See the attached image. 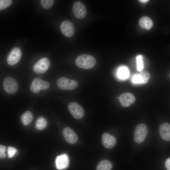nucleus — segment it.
I'll list each match as a JSON object with an SVG mask.
<instances>
[{
	"label": "nucleus",
	"instance_id": "nucleus-1",
	"mask_svg": "<svg viewBox=\"0 0 170 170\" xmlns=\"http://www.w3.org/2000/svg\"><path fill=\"white\" fill-rule=\"evenodd\" d=\"M96 63L95 58L92 56L88 54L80 55L77 57L75 60V63L77 66L85 69L93 68Z\"/></svg>",
	"mask_w": 170,
	"mask_h": 170
},
{
	"label": "nucleus",
	"instance_id": "nucleus-2",
	"mask_svg": "<svg viewBox=\"0 0 170 170\" xmlns=\"http://www.w3.org/2000/svg\"><path fill=\"white\" fill-rule=\"evenodd\" d=\"M148 133V129L144 124L140 123L136 127L133 138L135 142L138 144L142 142L145 139Z\"/></svg>",
	"mask_w": 170,
	"mask_h": 170
},
{
	"label": "nucleus",
	"instance_id": "nucleus-3",
	"mask_svg": "<svg viewBox=\"0 0 170 170\" xmlns=\"http://www.w3.org/2000/svg\"><path fill=\"white\" fill-rule=\"evenodd\" d=\"M57 84L60 89L69 90L75 89L78 85L76 81L68 79L65 77L59 78L57 80Z\"/></svg>",
	"mask_w": 170,
	"mask_h": 170
},
{
	"label": "nucleus",
	"instance_id": "nucleus-4",
	"mask_svg": "<svg viewBox=\"0 0 170 170\" xmlns=\"http://www.w3.org/2000/svg\"><path fill=\"white\" fill-rule=\"evenodd\" d=\"M3 88L6 92L9 94H13L17 92L19 86L15 79L12 77L8 76L3 80Z\"/></svg>",
	"mask_w": 170,
	"mask_h": 170
},
{
	"label": "nucleus",
	"instance_id": "nucleus-5",
	"mask_svg": "<svg viewBox=\"0 0 170 170\" xmlns=\"http://www.w3.org/2000/svg\"><path fill=\"white\" fill-rule=\"evenodd\" d=\"M50 84L46 81L42 80L38 77L35 78L32 81L30 89L34 93H38L41 90H46L49 88Z\"/></svg>",
	"mask_w": 170,
	"mask_h": 170
},
{
	"label": "nucleus",
	"instance_id": "nucleus-6",
	"mask_svg": "<svg viewBox=\"0 0 170 170\" xmlns=\"http://www.w3.org/2000/svg\"><path fill=\"white\" fill-rule=\"evenodd\" d=\"M72 10L74 16L77 18H84L87 14V8L84 4L81 1L75 2L72 6Z\"/></svg>",
	"mask_w": 170,
	"mask_h": 170
},
{
	"label": "nucleus",
	"instance_id": "nucleus-7",
	"mask_svg": "<svg viewBox=\"0 0 170 170\" xmlns=\"http://www.w3.org/2000/svg\"><path fill=\"white\" fill-rule=\"evenodd\" d=\"M49 66V60L47 58L44 57L39 60L34 65L33 70L36 73L42 74L47 70Z\"/></svg>",
	"mask_w": 170,
	"mask_h": 170
},
{
	"label": "nucleus",
	"instance_id": "nucleus-8",
	"mask_svg": "<svg viewBox=\"0 0 170 170\" xmlns=\"http://www.w3.org/2000/svg\"><path fill=\"white\" fill-rule=\"evenodd\" d=\"M68 109L72 116L76 119H80L84 116L83 109L77 103L72 102L70 103L68 105Z\"/></svg>",
	"mask_w": 170,
	"mask_h": 170
},
{
	"label": "nucleus",
	"instance_id": "nucleus-9",
	"mask_svg": "<svg viewBox=\"0 0 170 170\" xmlns=\"http://www.w3.org/2000/svg\"><path fill=\"white\" fill-rule=\"evenodd\" d=\"M60 31L62 34L67 37H71L75 31L74 26L72 23L68 20L62 21L60 26Z\"/></svg>",
	"mask_w": 170,
	"mask_h": 170
},
{
	"label": "nucleus",
	"instance_id": "nucleus-10",
	"mask_svg": "<svg viewBox=\"0 0 170 170\" xmlns=\"http://www.w3.org/2000/svg\"><path fill=\"white\" fill-rule=\"evenodd\" d=\"M21 55V51L19 48L15 47L13 48L7 57L8 64L10 65H15L20 60Z\"/></svg>",
	"mask_w": 170,
	"mask_h": 170
},
{
	"label": "nucleus",
	"instance_id": "nucleus-11",
	"mask_svg": "<svg viewBox=\"0 0 170 170\" xmlns=\"http://www.w3.org/2000/svg\"><path fill=\"white\" fill-rule=\"evenodd\" d=\"M62 133L65 139L68 143L74 144L77 142V135L71 128L69 127L65 128L63 130Z\"/></svg>",
	"mask_w": 170,
	"mask_h": 170
},
{
	"label": "nucleus",
	"instance_id": "nucleus-12",
	"mask_svg": "<svg viewBox=\"0 0 170 170\" xmlns=\"http://www.w3.org/2000/svg\"><path fill=\"white\" fill-rule=\"evenodd\" d=\"M119 100L122 106L127 107L135 102V98L132 93H124L120 95Z\"/></svg>",
	"mask_w": 170,
	"mask_h": 170
},
{
	"label": "nucleus",
	"instance_id": "nucleus-13",
	"mask_svg": "<svg viewBox=\"0 0 170 170\" xmlns=\"http://www.w3.org/2000/svg\"><path fill=\"white\" fill-rule=\"evenodd\" d=\"M69 162V159L66 154L58 156L55 160L56 167L58 170H62L68 167Z\"/></svg>",
	"mask_w": 170,
	"mask_h": 170
},
{
	"label": "nucleus",
	"instance_id": "nucleus-14",
	"mask_svg": "<svg viewBox=\"0 0 170 170\" xmlns=\"http://www.w3.org/2000/svg\"><path fill=\"white\" fill-rule=\"evenodd\" d=\"M102 142L105 147L110 149L116 145V140L114 136L108 133H105L102 136Z\"/></svg>",
	"mask_w": 170,
	"mask_h": 170
},
{
	"label": "nucleus",
	"instance_id": "nucleus-15",
	"mask_svg": "<svg viewBox=\"0 0 170 170\" xmlns=\"http://www.w3.org/2000/svg\"><path fill=\"white\" fill-rule=\"evenodd\" d=\"M150 77V73L147 71H144L135 75L133 77V81L134 83L145 84L148 81Z\"/></svg>",
	"mask_w": 170,
	"mask_h": 170
},
{
	"label": "nucleus",
	"instance_id": "nucleus-16",
	"mask_svg": "<svg viewBox=\"0 0 170 170\" xmlns=\"http://www.w3.org/2000/svg\"><path fill=\"white\" fill-rule=\"evenodd\" d=\"M159 133L162 138L165 141H170V124L162 123L160 126Z\"/></svg>",
	"mask_w": 170,
	"mask_h": 170
},
{
	"label": "nucleus",
	"instance_id": "nucleus-17",
	"mask_svg": "<svg viewBox=\"0 0 170 170\" xmlns=\"http://www.w3.org/2000/svg\"><path fill=\"white\" fill-rule=\"evenodd\" d=\"M139 24L142 28L148 30L152 27L153 23L150 18L147 16H144L140 19Z\"/></svg>",
	"mask_w": 170,
	"mask_h": 170
},
{
	"label": "nucleus",
	"instance_id": "nucleus-18",
	"mask_svg": "<svg viewBox=\"0 0 170 170\" xmlns=\"http://www.w3.org/2000/svg\"><path fill=\"white\" fill-rule=\"evenodd\" d=\"M20 118L22 124L25 126H27L32 121L33 116L31 111H26L21 115Z\"/></svg>",
	"mask_w": 170,
	"mask_h": 170
},
{
	"label": "nucleus",
	"instance_id": "nucleus-19",
	"mask_svg": "<svg viewBox=\"0 0 170 170\" xmlns=\"http://www.w3.org/2000/svg\"><path fill=\"white\" fill-rule=\"evenodd\" d=\"M112 167L111 163L107 160L100 161L96 166V170H111Z\"/></svg>",
	"mask_w": 170,
	"mask_h": 170
},
{
	"label": "nucleus",
	"instance_id": "nucleus-20",
	"mask_svg": "<svg viewBox=\"0 0 170 170\" xmlns=\"http://www.w3.org/2000/svg\"><path fill=\"white\" fill-rule=\"evenodd\" d=\"M47 125L46 119L42 116H39L37 119L35 123V127L36 129L41 130L45 128Z\"/></svg>",
	"mask_w": 170,
	"mask_h": 170
},
{
	"label": "nucleus",
	"instance_id": "nucleus-21",
	"mask_svg": "<svg viewBox=\"0 0 170 170\" xmlns=\"http://www.w3.org/2000/svg\"><path fill=\"white\" fill-rule=\"evenodd\" d=\"M129 74L128 70L126 67H122L120 68L118 71V76L121 79L126 78L128 76Z\"/></svg>",
	"mask_w": 170,
	"mask_h": 170
},
{
	"label": "nucleus",
	"instance_id": "nucleus-22",
	"mask_svg": "<svg viewBox=\"0 0 170 170\" xmlns=\"http://www.w3.org/2000/svg\"><path fill=\"white\" fill-rule=\"evenodd\" d=\"M54 1L53 0H41L40 3L42 6L44 8H50L53 5Z\"/></svg>",
	"mask_w": 170,
	"mask_h": 170
},
{
	"label": "nucleus",
	"instance_id": "nucleus-23",
	"mask_svg": "<svg viewBox=\"0 0 170 170\" xmlns=\"http://www.w3.org/2000/svg\"><path fill=\"white\" fill-rule=\"evenodd\" d=\"M12 3L11 0H0V10H2L10 6Z\"/></svg>",
	"mask_w": 170,
	"mask_h": 170
},
{
	"label": "nucleus",
	"instance_id": "nucleus-24",
	"mask_svg": "<svg viewBox=\"0 0 170 170\" xmlns=\"http://www.w3.org/2000/svg\"><path fill=\"white\" fill-rule=\"evenodd\" d=\"M137 69L139 71H141L143 68V62L141 55L138 56L136 58Z\"/></svg>",
	"mask_w": 170,
	"mask_h": 170
},
{
	"label": "nucleus",
	"instance_id": "nucleus-25",
	"mask_svg": "<svg viewBox=\"0 0 170 170\" xmlns=\"http://www.w3.org/2000/svg\"><path fill=\"white\" fill-rule=\"evenodd\" d=\"M17 151L16 149L13 146H9L8 148V156L9 158L12 157Z\"/></svg>",
	"mask_w": 170,
	"mask_h": 170
},
{
	"label": "nucleus",
	"instance_id": "nucleus-26",
	"mask_svg": "<svg viewBox=\"0 0 170 170\" xmlns=\"http://www.w3.org/2000/svg\"><path fill=\"white\" fill-rule=\"evenodd\" d=\"M6 150V147L5 146L2 145H0V157L1 158L3 159L6 157L5 151Z\"/></svg>",
	"mask_w": 170,
	"mask_h": 170
},
{
	"label": "nucleus",
	"instance_id": "nucleus-27",
	"mask_svg": "<svg viewBox=\"0 0 170 170\" xmlns=\"http://www.w3.org/2000/svg\"><path fill=\"white\" fill-rule=\"evenodd\" d=\"M165 166L167 170H170V157L166 160L165 162Z\"/></svg>",
	"mask_w": 170,
	"mask_h": 170
},
{
	"label": "nucleus",
	"instance_id": "nucleus-28",
	"mask_svg": "<svg viewBox=\"0 0 170 170\" xmlns=\"http://www.w3.org/2000/svg\"><path fill=\"white\" fill-rule=\"evenodd\" d=\"M139 1L142 2V3H145L148 1H149V0H139Z\"/></svg>",
	"mask_w": 170,
	"mask_h": 170
},
{
	"label": "nucleus",
	"instance_id": "nucleus-29",
	"mask_svg": "<svg viewBox=\"0 0 170 170\" xmlns=\"http://www.w3.org/2000/svg\"><path fill=\"white\" fill-rule=\"evenodd\" d=\"M169 77H170V73H169Z\"/></svg>",
	"mask_w": 170,
	"mask_h": 170
}]
</instances>
